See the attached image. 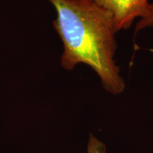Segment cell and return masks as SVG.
I'll use <instances>...</instances> for the list:
<instances>
[{"instance_id": "6da1fadb", "label": "cell", "mask_w": 153, "mask_h": 153, "mask_svg": "<svg viewBox=\"0 0 153 153\" xmlns=\"http://www.w3.org/2000/svg\"><path fill=\"white\" fill-rule=\"evenodd\" d=\"M56 11L53 27L63 43L60 64L67 70L89 66L105 91L118 95L126 82L115 61L117 49L114 19L91 0H48Z\"/></svg>"}, {"instance_id": "7a4b0ae2", "label": "cell", "mask_w": 153, "mask_h": 153, "mask_svg": "<svg viewBox=\"0 0 153 153\" xmlns=\"http://www.w3.org/2000/svg\"><path fill=\"white\" fill-rule=\"evenodd\" d=\"M112 15L116 32L129 28L136 19L150 14L149 0H91Z\"/></svg>"}, {"instance_id": "3957f363", "label": "cell", "mask_w": 153, "mask_h": 153, "mask_svg": "<svg viewBox=\"0 0 153 153\" xmlns=\"http://www.w3.org/2000/svg\"><path fill=\"white\" fill-rule=\"evenodd\" d=\"M87 153H107L106 145L97 137L90 134L87 148Z\"/></svg>"}, {"instance_id": "277c9868", "label": "cell", "mask_w": 153, "mask_h": 153, "mask_svg": "<svg viewBox=\"0 0 153 153\" xmlns=\"http://www.w3.org/2000/svg\"><path fill=\"white\" fill-rule=\"evenodd\" d=\"M153 26V4H151V8L150 14L146 18L143 19H140V21L135 27V32L139 31L140 30L143 28L150 27Z\"/></svg>"}]
</instances>
